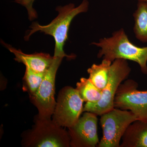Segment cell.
Here are the masks:
<instances>
[{
  "label": "cell",
  "instance_id": "obj_1",
  "mask_svg": "<svg viewBox=\"0 0 147 147\" xmlns=\"http://www.w3.org/2000/svg\"><path fill=\"white\" fill-rule=\"evenodd\" d=\"M89 3L88 0H83L77 7L73 3L59 6L56 8L59 14L50 24L42 26L36 22L33 23L31 29L25 36L28 40L31 36L37 32L44 33L54 38L55 40L54 57H66L70 59L75 57L74 55L69 56L64 51L63 47L68 37V32L70 24L74 17L79 13L88 11Z\"/></svg>",
  "mask_w": 147,
  "mask_h": 147
},
{
  "label": "cell",
  "instance_id": "obj_15",
  "mask_svg": "<svg viewBox=\"0 0 147 147\" xmlns=\"http://www.w3.org/2000/svg\"><path fill=\"white\" fill-rule=\"evenodd\" d=\"M45 72H36L26 66L24 77V90L28 92L29 96L34 94L38 88L43 81Z\"/></svg>",
  "mask_w": 147,
  "mask_h": 147
},
{
  "label": "cell",
  "instance_id": "obj_9",
  "mask_svg": "<svg viewBox=\"0 0 147 147\" xmlns=\"http://www.w3.org/2000/svg\"><path fill=\"white\" fill-rule=\"evenodd\" d=\"M97 115L86 112L76 123L68 128L70 146L95 147L99 143Z\"/></svg>",
  "mask_w": 147,
  "mask_h": 147
},
{
  "label": "cell",
  "instance_id": "obj_2",
  "mask_svg": "<svg viewBox=\"0 0 147 147\" xmlns=\"http://www.w3.org/2000/svg\"><path fill=\"white\" fill-rule=\"evenodd\" d=\"M92 44L100 47L98 58L112 62L117 59L133 61L139 64L142 73L147 74V47H139L132 43L123 29Z\"/></svg>",
  "mask_w": 147,
  "mask_h": 147
},
{
  "label": "cell",
  "instance_id": "obj_4",
  "mask_svg": "<svg viewBox=\"0 0 147 147\" xmlns=\"http://www.w3.org/2000/svg\"><path fill=\"white\" fill-rule=\"evenodd\" d=\"M131 69L127 60L117 59L112 62L110 67L108 83L102 90V96L96 102H86L83 112H91L101 116L114 108V100L120 85L127 79Z\"/></svg>",
  "mask_w": 147,
  "mask_h": 147
},
{
  "label": "cell",
  "instance_id": "obj_14",
  "mask_svg": "<svg viewBox=\"0 0 147 147\" xmlns=\"http://www.w3.org/2000/svg\"><path fill=\"white\" fill-rule=\"evenodd\" d=\"M76 86V89L84 101L96 102L101 98L102 90L96 86L89 78H81Z\"/></svg>",
  "mask_w": 147,
  "mask_h": 147
},
{
  "label": "cell",
  "instance_id": "obj_17",
  "mask_svg": "<svg viewBox=\"0 0 147 147\" xmlns=\"http://www.w3.org/2000/svg\"><path fill=\"white\" fill-rule=\"evenodd\" d=\"M138 1H144L147 2V0H138Z\"/></svg>",
  "mask_w": 147,
  "mask_h": 147
},
{
  "label": "cell",
  "instance_id": "obj_8",
  "mask_svg": "<svg viewBox=\"0 0 147 147\" xmlns=\"http://www.w3.org/2000/svg\"><path fill=\"white\" fill-rule=\"evenodd\" d=\"M138 87L132 79L121 84L115 96L114 108L129 110L137 120L147 122V90H139Z\"/></svg>",
  "mask_w": 147,
  "mask_h": 147
},
{
  "label": "cell",
  "instance_id": "obj_16",
  "mask_svg": "<svg viewBox=\"0 0 147 147\" xmlns=\"http://www.w3.org/2000/svg\"><path fill=\"white\" fill-rule=\"evenodd\" d=\"M35 0H23V3L26 5L32 6Z\"/></svg>",
  "mask_w": 147,
  "mask_h": 147
},
{
  "label": "cell",
  "instance_id": "obj_5",
  "mask_svg": "<svg viewBox=\"0 0 147 147\" xmlns=\"http://www.w3.org/2000/svg\"><path fill=\"white\" fill-rule=\"evenodd\" d=\"M100 116L102 136L98 147H120L121 139L129 126L137 120L131 111L117 108Z\"/></svg>",
  "mask_w": 147,
  "mask_h": 147
},
{
  "label": "cell",
  "instance_id": "obj_10",
  "mask_svg": "<svg viewBox=\"0 0 147 147\" xmlns=\"http://www.w3.org/2000/svg\"><path fill=\"white\" fill-rule=\"evenodd\" d=\"M5 47L13 54L14 60L18 63L24 64L26 66L39 73H45L53 63L54 57L49 54L37 53L26 54L20 50H17L11 45L2 42Z\"/></svg>",
  "mask_w": 147,
  "mask_h": 147
},
{
  "label": "cell",
  "instance_id": "obj_12",
  "mask_svg": "<svg viewBox=\"0 0 147 147\" xmlns=\"http://www.w3.org/2000/svg\"><path fill=\"white\" fill-rule=\"evenodd\" d=\"M112 62L103 59L99 64H93L87 71L89 74V79L99 89L105 88L109 79Z\"/></svg>",
  "mask_w": 147,
  "mask_h": 147
},
{
  "label": "cell",
  "instance_id": "obj_7",
  "mask_svg": "<svg viewBox=\"0 0 147 147\" xmlns=\"http://www.w3.org/2000/svg\"><path fill=\"white\" fill-rule=\"evenodd\" d=\"M84 100L78 90L71 86H66L58 94L53 120L59 126L67 128L76 123L84 110Z\"/></svg>",
  "mask_w": 147,
  "mask_h": 147
},
{
  "label": "cell",
  "instance_id": "obj_3",
  "mask_svg": "<svg viewBox=\"0 0 147 147\" xmlns=\"http://www.w3.org/2000/svg\"><path fill=\"white\" fill-rule=\"evenodd\" d=\"M31 129L25 132L22 145L30 147H69L70 139L68 132L51 119L39 118L34 120Z\"/></svg>",
  "mask_w": 147,
  "mask_h": 147
},
{
  "label": "cell",
  "instance_id": "obj_13",
  "mask_svg": "<svg viewBox=\"0 0 147 147\" xmlns=\"http://www.w3.org/2000/svg\"><path fill=\"white\" fill-rule=\"evenodd\" d=\"M135 37L139 41L147 42V2L138 1L137 9L133 14Z\"/></svg>",
  "mask_w": 147,
  "mask_h": 147
},
{
  "label": "cell",
  "instance_id": "obj_6",
  "mask_svg": "<svg viewBox=\"0 0 147 147\" xmlns=\"http://www.w3.org/2000/svg\"><path fill=\"white\" fill-rule=\"evenodd\" d=\"M54 57L53 63L45 72L39 88L34 94L30 95L31 102L38 110V114L37 116L39 118H51L56 106L55 78L63 57Z\"/></svg>",
  "mask_w": 147,
  "mask_h": 147
},
{
  "label": "cell",
  "instance_id": "obj_11",
  "mask_svg": "<svg viewBox=\"0 0 147 147\" xmlns=\"http://www.w3.org/2000/svg\"><path fill=\"white\" fill-rule=\"evenodd\" d=\"M120 147H147V122L137 120L129 126Z\"/></svg>",
  "mask_w": 147,
  "mask_h": 147
}]
</instances>
